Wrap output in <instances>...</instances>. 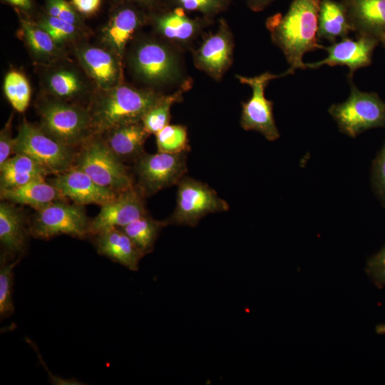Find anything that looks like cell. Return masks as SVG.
<instances>
[{
    "mask_svg": "<svg viewBox=\"0 0 385 385\" xmlns=\"http://www.w3.org/2000/svg\"><path fill=\"white\" fill-rule=\"evenodd\" d=\"M322 0H293L284 14H275L266 21L273 43L284 53L293 74L305 69L304 55L324 46L318 43V14Z\"/></svg>",
    "mask_w": 385,
    "mask_h": 385,
    "instance_id": "6da1fadb",
    "label": "cell"
},
{
    "mask_svg": "<svg viewBox=\"0 0 385 385\" xmlns=\"http://www.w3.org/2000/svg\"><path fill=\"white\" fill-rule=\"evenodd\" d=\"M161 96L152 90L120 84L105 91L88 111L94 135L118 125L141 121Z\"/></svg>",
    "mask_w": 385,
    "mask_h": 385,
    "instance_id": "7a4b0ae2",
    "label": "cell"
},
{
    "mask_svg": "<svg viewBox=\"0 0 385 385\" xmlns=\"http://www.w3.org/2000/svg\"><path fill=\"white\" fill-rule=\"evenodd\" d=\"M73 166L85 172L101 186L116 193L134 186L123 162L96 135L80 146Z\"/></svg>",
    "mask_w": 385,
    "mask_h": 385,
    "instance_id": "3957f363",
    "label": "cell"
},
{
    "mask_svg": "<svg viewBox=\"0 0 385 385\" xmlns=\"http://www.w3.org/2000/svg\"><path fill=\"white\" fill-rule=\"evenodd\" d=\"M350 83L349 98L329 108L339 130L355 138L367 130L385 128V101L376 93L363 92L351 81Z\"/></svg>",
    "mask_w": 385,
    "mask_h": 385,
    "instance_id": "277c9868",
    "label": "cell"
},
{
    "mask_svg": "<svg viewBox=\"0 0 385 385\" xmlns=\"http://www.w3.org/2000/svg\"><path fill=\"white\" fill-rule=\"evenodd\" d=\"M41 128L56 140L81 146L94 133L88 111L61 101H48L39 108Z\"/></svg>",
    "mask_w": 385,
    "mask_h": 385,
    "instance_id": "5b68a950",
    "label": "cell"
},
{
    "mask_svg": "<svg viewBox=\"0 0 385 385\" xmlns=\"http://www.w3.org/2000/svg\"><path fill=\"white\" fill-rule=\"evenodd\" d=\"M91 221L83 205L57 200L36 210L28 225L29 232L46 240L60 235L83 239L90 235Z\"/></svg>",
    "mask_w": 385,
    "mask_h": 385,
    "instance_id": "8992f818",
    "label": "cell"
},
{
    "mask_svg": "<svg viewBox=\"0 0 385 385\" xmlns=\"http://www.w3.org/2000/svg\"><path fill=\"white\" fill-rule=\"evenodd\" d=\"M15 139L14 153L33 158L52 175L61 173L73 165L77 153L75 148L56 140L26 120L21 123Z\"/></svg>",
    "mask_w": 385,
    "mask_h": 385,
    "instance_id": "52a82bcc",
    "label": "cell"
},
{
    "mask_svg": "<svg viewBox=\"0 0 385 385\" xmlns=\"http://www.w3.org/2000/svg\"><path fill=\"white\" fill-rule=\"evenodd\" d=\"M177 185L176 206L165 220L168 225L195 227L205 215L229 210L228 203L202 182L184 176Z\"/></svg>",
    "mask_w": 385,
    "mask_h": 385,
    "instance_id": "ba28073f",
    "label": "cell"
},
{
    "mask_svg": "<svg viewBox=\"0 0 385 385\" xmlns=\"http://www.w3.org/2000/svg\"><path fill=\"white\" fill-rule=\"evenodd\" d=\"M286 76V72L279 75L265 72L254 77L236 76L252 91L249 101L242 103L240 124L243 129L257 131L270 141L279 138L273 115V103L265 98V90L270 81Z\"/></svg>",
    "mask_w": 385,
    "mask_h": 385,
    "instance_id": "9c48e42d",
    "label": "cell"
},
{
    "mask_svg": "<svg viewBox=\"0 0 385 385\" xmlns=\"http://www.w3.org/2000/svg\"><path fill=\"white\" fill-rule=\"evenodd\" d=\"M136 187L145 196L178 185L187 172L186 153L143 154L135 163Z\"/></svg>",
    "mask_w": 385,
    "mask_h": 385,
    "instance_id": "30bf717a",
    "label": "cell"
},
{
    "mask_svg": "<svg viewBox=\"0 0 385 385\" xmlns=\"http://www.w3.org/2000/svg\"><path fill=\"white\" fill-rule=\"evenodd\" d=\"M135 74L150 84L168 83L180 73L178 61L165 45L155 41H145L138 44L130 57Z\"/></svg>",
    "mask_w": 385,
    "mask_h": 385,
    "instance_id": "8fae6325",
    "label": "cell"
},
{
    "mask_svg": "<svg viewBox=\"0 0 385 385\" xmlns=\"http://www.w3.org/2000/svg\"><path fill=\"white\" fill-rule=\"evenodd\" d=\"M145 195L134 185L117 194L101 205L97 216L91 221L90 235L108 227H122L147 214Z\"/></svg>",
    "mask_w": 385,
    "mask_h": 385,
    "instance_id": "7c38bea8",
    "label": "cell"
},
{
    "mask_svg": "<svg viewBox=\"0 0 385 385\" xmlns=\"http://www.w3.org/2000/svg\"><path fill=\"white\" fill-rule=\"evenodd\" d=\"M380 43L374 38L356 36V39L348 37L324 46L327 56L319 61L305 63L306 68H318L324 65L329 66H345L349 69L348 77L352 79L354 72L371 63L374 49Z\"/></svg>",
    "mask_w": 385,
    "mask_h": 385,
    "instance_id": "4fadbf2b",
    "label": "cell"
},
{
    "mask_svg": "<svg viewBox=\"0 0 385 385\" xmlns=\"http://www.w3.org/2000/svg\"><path fill=\"white\" fill-rule=\"evenodd\" d=\"M48 181L64 197L80 205L95 204L101 206L115 197L118 193L96 183L80 169L72 166L54 175Z\"/></svg>",
    "mask_w": 385,
    "mask_h": 385,
    "instance_id": "5bb4252c",
    "label": "cell"
},
{
    "mask_svg": "<svg viewBox=\"0 0 385 385\" xmlns=\"http://www.w3.org/2000/svg\"><path fill=\"white\" fill-rule=\"evenodd\" d=\"M232 50L231 33L222 21L218 31L207 37L195 52V65L211 77L219 79L232 63Z\"/></svg>",
    "mask_w": 385,
    "mask_h": 385,
    "instance_id": "9a60e30c",
    "label": "cell"
},
{
    "mask_svg": "<svg viewBox=\"0 0 385 385\" xmlns=\"http://www.w3.org/2000/svg\"><path fill=\"white\" fill-rule=\"evenodd\" d=\"M356 36L385 42V0H339Z\"/></svg>",
    "mask_w": 385,
    "mask_h": 385,
    "instance_id": "2e32d148",
    "label": "cell"
},
{
    "mask_svg": "<svg viewBox=\"0 0 385 385\" xmlns=\"http://www.w3.org/2000/svg\"><path fill=\"white\" fill-rule=\"evenodd\" d=\"M76 55L83 68L99 88L107 91L119 85L120 65L112 51L85 46L77 50Z\"/></svg>",
    "mask_w": 385,
    "mask_h": 385,
    "instance_id": "e0dca14e",
    "label": "cell"
},
{
    "mask_svg": "<svg viewBox=\"0 0 385 385\" xmlns=\"http://www.w3.org/2000/svg\"><path fill=\"white\" fill-rule=\"evenodd\" d=\"M99 255L131 271H137L144 255L120 227H108L91 235Z\"/></svg>",
    "mask_w": 385,
    "mask_h": 385,
    "instance_id": "ac0fdd59",
    "label": "cell"
},
{
    "mask_svg": "<svg viewBox=\"0 0 385 385\" xmlns=\"http://www.w3.org/2000/svg\"><path fill=\"white\" fill-rule=\"evenodd\" d=\"M143 16L141 13L130 6L116 10L108 21L102 32L105 45L121 58L127 43L142 26Z\"/></svg>",
    "mask_w": 385,
    "mask_h": 385,
    "instance_id": "d6986e66",
    "label": "cell"
},
{
    "mask_svg": "<svg viewBox=\"0 0 385 385\" xmlns=\"http://www.w3.org/2000/svg\"><path fill=\"white\" fill-rule=\"evenodd\" d=\"M29 227L22 212L14 203L3 200L0 203V243L3 255L11 260L21 256L27 245Z\"/></svg>",
    "mask_w": 385,
    "mask_h": 385,
    "instance_id": "ffe728a7",
    "label": "cell"
},
{
    "mask_svg": "<svg viewBox=\"0 0 385 385\" xmlns=\"http://www.w3.org/2000/svg\"><path fill=\"white\" fill-rule=\"evenodd\" d=\"M104 133L106 145L123 162H136L145 153L144 144L150 134L141 121L118 125Z\"/></svg>",
    "mask_w": 385,
    "mask_h": 385,
    "instance_id": "44dd1931",
    "label": "cell"
},
{
    "mask_svg": "<svg viewBox=\"0 0 385 385\" xmlns=\"http://www.w3.org/2000/svg\"><path fill=\"white\" fill-rule=\"evenodd\" d=\"M49 175L52 173L33 158L15 153L0 165V189L45 180Z\"/></svg>",
    "mask_w": 385,
    "mask_h": 385,
    "instance_id": "7402d4cb",
    "label": "cell"
},
{
    "mask_svg": "<svg viewBox=\"0 0 385 385\" xmlns=\"http://www.w3.org/2000/svg\"><path fill=\"white\" fill-rule=\"evenodd\" d=\"M2 200L14 204L29 205L36 210L57 200L66 197L51 183L45 180H37L27 184L0 189Z\"/></svg>",
    "mask_w": 385,
    "mask_h": 385,
    "instance_id": "603a6c76",
    "label": "cell"
},
{
    "mask_svg": "<svg viewBox=\"0 0 385 385\" xmlns=\"http://www.w3.org/2000/svg\"><path fill=\"white\" fill-rule=\"evenodd\" d=\"M154 22L163 36L179 43L191 41L201 26L198 19L190 18L183 9L178 6L155 16Z\"/></svg>",
    "mask_w": 385,
    "mask_h": 385,
    "instance_id": "cb8c5ba5",
    "label": "cell"
},
{
    "mask_svg": "<svg viewBox=\"0 0 385 385\" xmlns=\"http://www.w3.org/2000/svg\"><path fill=\"white\" fill-rule=\"evenodd\" d=\"M353 31L345 8L340 1L322 0L318 14V38L332 43Z\"/></svg>",
    "mask_w": 385,
    "mask_h": 385,
    "instance_id": "d4e9b609",
    "label": "cell"
},
{
    "mask_svg": "<svg viewBox=\"0 0 385 385\" xmlns=\"http://www.w3.org/2000/svg\"><path fill=\"white\" fill-rule=\"evenodd\" d=\"M168 225L166 220H155L148 214L120 227L145 256L154 247L161 229Z\"/></svg>",
    "mask_w": 385,
    "mask_h": 385,
    "instance_id": "484cf974",
    "label": "cell"
},
{
    "mask_svg": "<svg viewBox=\"0 0 385 385\" xmlns=\"http://www.w3.org/2000/svg\"><path fill=\"white\" fill-rule=\"evenodd\" d=\"M187 81L173 93L161 96L158 101L144 114L141 122L149 134H155L169 124L172 106L183 99V96L191 87Z\"/></svg>",
    "mask_w": 385,
    "mask_h": 385,
    "instance_id": "4316f807",
    "label": "cell"
},
{
    "mask_svg": "<svg viewBox=\"0 0 385 385\" xmlns=\"http://www.w3.org/2000/svg\"><path fill=\"white\" fill-rule=\"evenodd\" d=\"M21 26L28 46L37 57L50 59L59 54L60 46L38 24L22 19Z\"/></svg>",
    "mask_w": 385,
    "mask_h": 385,
    "instance_id": "83f0119b",
    "label": "cell"
},
{
    "mask_svg": "<svg viewBox=\"0 0 385 385\" xmlns=\"http://www.w3.org/2000/svg\"><path fill=\"white\" fill-rule=\"evenodd\" d=\"M49 91L58 98H73L84 91V84L78 73L68 69H58L49 74L47 79Z\"/></svg>",
    "mask_w": 385,
    "mask_h": 385,
    "instance_id": "f1b7e54d",
    "label": "cell"
},
{
    "mask_svg": "<svg viewBox=\"0 0 385 385\" xmlns=\"http://www.w3.org/2000/svg\"><path fill=\"white\" fill-rule=\"evenodd\" d=\"M4 94L18 112H24L28 107L31 95L30 84L26 77L17 71H9L4 80Z\"/></svg>",
    "mask_w": 385,
    "mask_h": 385,
    "instance_id": "f546056e",
    "label": "cell"
},
{
    "mask_svg": "<svg viewBox=\"0 0 385 385\" xmlns=\"http://www.w3.org/2000/svg\"><path fill=\"white\" fill-rule=\"evenodd\" d=\"M20 257L11 260L1 255L0 262V317H9L14 312L13 301L14 269L19 262Z\"/></svg>",
    "mask_w": 385,
    "mask_h": 385,
    "instance_id": "4dcf8cb0",
    "label": "cell"
},
{
    "mask_svg": "<svg viewBox=\"0 0 385 385\" xmlns=\"http://www.w3.org/2000/svg\"><path fill=\"white\" fill-rule=\"evenodd\" d=\"M158 152L183 153L190 150L187 128L182 125H167L157 133Z\"/></svg>",
    "mask_w": 385,
    "mask_h": 385,
    "instance_id": "1f68e13d",
    "label": "cell"
},
{
    "mask_svg": "<svg viewBox=\"0 0 385 385\" xmlns=\"http://www.w3.org/2000/svg\"><path fill=\"white\" fill-rule=\"evenodd\" d=\"M38 24L51 36L59 46L73 40L78 34L76 26L60 18L49 15L43 17Z\"/></svg>",
    "mask_w": 385,
    "mask_h": 385,
    "instance_id": "d6a6232c",
    "label": "cell"
},
{
    "mask_svg": "<svg viewBox=\"0 0 385 385\" xmlns=\"http://www.w3.org/2000/svg\"><path fill=\"white\" fill-rule=\"evenodd\" d=\"M371 183L376 197L385 207V142L372 163Z\"/></svg>",
    "mask_w": 385,
    "mask_h": 385,
    "instance_id": "836d02e7",
    "label": "cell"
},
{
    "mask_svg": "<svg viewBox=\"0 0 385 385\" xmlns=\"http://www.w3.org/2000/svg\"><path fill=\"white\" fill-rule=\"evenodd\" d=\"M230 0H173L185 11H197L206 16L218 14L227 8Z\"/></svg>",
    "mask_w": 385,
    "mask_h": 385,
    "instance_id": "e575fe53",
    "label": "cell"
},
{
    "mask_svg": "<svg viewBox=\"0 0 385 385\" xmlns=\"http://www.w3.org/2000/svg\"><path fill=\"white\" fill-rule=\"evenodd\" d=\"M365 271L376 286L385 285V246L367 260Z\"/></svg>",
    "mask_w": 385,
    "mask_h": 385,
    "instance_id": "d590c367",
    "label": "cell"
},
{
    "mask_svg": "<svg viewBox=\"0 0 385 385\" xmlns=\"http://www.w3.org/2000/svg\"><path fill=\"white\" fill-rule=\"evenodd\" d=\"M12 118L13 114L11 115L0 132V165L9 158L10 155L14 153L16 139L12 137Z\"/></svg>",
    "mask_w": 385,
    "mask_h": 385,
    "instance_id": "8d00e7d4",
    "label": "cell"
},
{
    "mask_svg": "<svg viewBox=\"0 0 385 385\" xmlns=\"http://www.w3.org/2000/svg\"><path fill=\"white\" fill-rule=\"evenodd\" d=\"M56 1L59 9L58 18L77 26L80 23V18L76 12L74 7L66 0Z\"/></svg>",
    "mask_w": 385,
    "mask_h": 385,
    "instance_id": "74e56055",
    "label": "cell"
},
{
    "mask_svg": "<svg viewBox=\"0 0 385 385\" xmlns=\"http://www.w3.org/2000/svg\"><path fill=\"white\" fill-rule=\"evenodd\" d=\"M73 7L81 14L91 15L100 8L101 0H71Z\"/></svg>",
    "mask_w": 385,
    "mask_h": 385,
    "instance_id": "f35d334b",
    "label": "cell"
},
{
    "mask_svg": "<svg viewBox=\"0 0 385 385\" xmlns=\"http://www.w3.org/2000/svg\"><path fill=\"white\" fill-rule=\"evenodd\" d=\"M249 8L254 11H260L275 0H246Z\"/></svg>",
    "mask_w": 385,
    "mask_h": 385,
    "instance_id": "ab89813d",
    "label": "cell"
},
{
    "mask_svg": "<svg viewBox=\"0 0 385 385\" xmlns=\"http://www.w3.org/2000/svg\"><path fill=\"white\" fill-rule=\"evenodd\" d=\"M15 6L25 11H29L32 8V1L31 0H15Z\"/></svg>",
    "mask_w": 385,
    "mask_h": 385,
    "instance_id": "60d3db41",
    "label": "cell"
},
{
    "mask_svg": "<svg viewBox=\"0 0 385 385\" xmlns=\"http://www.w3.org/2000/svg\"><path fill=\"white\" fill-rule=\"evenodd\" d=\"M128 2H135L146 6H153L158 4V0H120Z\"/></svg>",
    "mask_w": 385,
    "mask_h": 385,
    "instance_id": "b9f144b4",
    "label": "cell"
},
{
    "mask_svg": "<svg viewBox=\"0 0 385 385\" xmlns=\"http://www.w3.org/2000/svg\"><path fill=\"white\" fill-rule=\"evenodd\" d=\"M376 333L378 334H385V324H381L376 327Z\"/></svg>",
    "mask_w": 385,
    "mask_h": 385,
    "instance_id": "7bdbcfd3",
    "label": "cell"
},
{
    "mask_svg": "<svg viewBox=\"0 0 385 385\" xmlns=\"http://www.w3.org/2000/svg\"><path fill=\"white\" fill-rule=\"evenodd\" d=\"M3 1L15 6V0H3Z\"/></svg>",
    "mask_w": 385,
    "mask_h": 385,
    "instance_id": "ee69618b",
    "label": "cell"
},
{
    "mask_svg": "<svg viewBox=\"0 0 385 385\" xmlns=\"http://www.w3.org/2000/svg\"><path fill=\"white\" fill-rule=\"evenodd\" d=\"M382 45H383L384 47L385 48V42H384V43H382Z\"/></svg>",
    "mask_w": 385,
    "mask_h": 385,
    "instance_id": "f6af8a7d",
    "label": "cell"
}]
</instances>
